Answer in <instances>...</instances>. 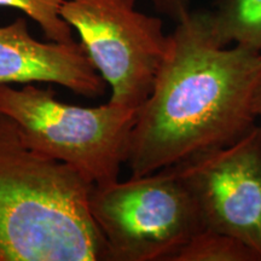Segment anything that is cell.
Wrapping results in <instances>:
<instances>
[{"mask_svg": "<svg viewBox=\"0 0 261 261\" xmlns=\"http://www.w3.org/2000/svg\"><path fill=\"white\" fill-rule=\"evenodd\" d=\"M63 0H0V8L19 10L40 25L45 38L55 42H71L73 28L62 18Z\"/></svg>", "mask_w": 261, "mask_h": 261, "instance_id": "obj_10", "label": "cell"}, {"mask_svg": "<svg viewBox=\"0 0 261 261\" xmlns=\"http://www.w3.org/2000/svg\"><path fill=\"white\" fill-rule=\"evenodd\" d=\"M61 16L112 90L109 102L139 109L167 55L161 19L137 10L135 0H63Z\"/></svg>", "mask_w": 261, "mask_h": 261, "instance_id": "obj_5", "label": "cell"}, {"mask_svg": "<svg viewBox=\"0 0 261 261\" xmlns=\"http://www.w3.org/2000/svg\"><path fill=\"white\" fill-rule=\"evenodd\" d=\"M92 184L24 142L0 114V261H107Z\"/></svg>", "mask_w": 261, "mask_h": 261, "instance_id": "obj_2", "label": "cell"}, {"mask_svg": "<svg viewBox=\"0 0 261 261\" xmlns=\"http://www.w3.org/2000/svg\"><path fill=\"white\" fill-rule=\"evenodd\" d=\"M159 14L165 15L175 23L191 12V0H149Z\"/></svg>", "mask_w": 261, "mask_h": 261, "instance_id": "obj_11", "label": "cell"}, {"mask_svg": "<svg viewBox=\"0 0 261 261\" xmlns=\"http://www.w3.org/2000/svg\"><path fill=\"white\" fill-rule=\"evenodd\" d=\"M261 51L221 47L207 11H191L169 34L165 61L137 112L128 163L150 174L232 144L257 119Z\"/></svg>", "mask_w": 261, "mask_h": 261, "instance_id": "obj_1", "label": "cell"}, {"mask_svg": "<svg viewBox=\"0 0 261 261\" xmlns=\"http://www.w3.org/2000/svg\"><path fill=\"white\" fill-rule=\"evenodd\" d=\"M261 119V93L259 97V102H257V119Z\"/></svg>", "mask_w": 261, "mask_h": 261, "instance_id": "obj_12", "label": "cell"}, {"mask_svg": "<svg viewBox=\"0 0 261 261\" xmlns=\"http://www.w3.org/2000/svg\"><path fill=\"white\" fill-rule=\"evenodd\" d=\"M173 167L194 197L204 228L232 234L261 257V126Z\"/></svg>", "mask_w": 261, "mask_h": 261, "instance_id": "obj_6", "label": "cell"}, {"mask_svg": "<svg viewBox=\"0 0 261 261\" xmlns=\"http://www.w3.org/2000/svg\"><path fill=\"white\" fill-rule=\"evenodd\" d=\"M207 16L211 35L219 46L233 44L261 51V0H219Z\"/></svg>", "mask_w": 261, "mask_h": 261, "instance_id": "obj_8", "label": "cell"}, {"mask_svg": "<svg viewBox=\"0 0 261 261\" xmlns=\"http://www.w3.org/2000/svg\"><path fill=\"white\" fill-rule=\"evenodd\" d=\"M57 84L87 98L103 96L108 84L80 42L40 41L27 19L0 25V85Z\"/></svg>", "mask_w": 261, "mask_h": 261, "instance_id": "obj_7", "label": "cell"}, {"mask_svg": "<svg viewBox=\"0 0 261 261\" xmlns=\"http://www.w3.org/2000/svg\"><path fill=\"white\" fill-rule=\"evenodd\" d=\"M171 261H261V257L252 247L232 234L202 228Z\"/></svg>", "mask_w": 261, "mask_h": 261, "instance_id": "obj_9", "label": "cell"}, {"mask_svg": "<svg viewBox=\"0 0 261 261\" xmlns=\"http://www.w3.org/2000/svg\"><path fill=\"white\" fill-rule=\"evenodd\" d=\"M138 109L108 102L84 108L58 100L51 87L0 85V114L11 117L35 151L65 163L92 185L119 179Z\"/></svg>", "mask_w": 261, "mask_h": 261, "instance_id": "obj_3", "label": "cell"}, {"mask_svg": "<svg viewBox=\"0 0 261 261\" xmlns=\"http://www.w3.org/2000/svg\"><path fill=\"white\" fill-rule=\"evenodd\" d=\"M89 208L107 243V261H171L204 228L174 167L92 185Z\"/></svg>", "mask_w": 261, "mask_h": 261, "instance_id": "obj_4", "label": "cell"}]
</instances>
